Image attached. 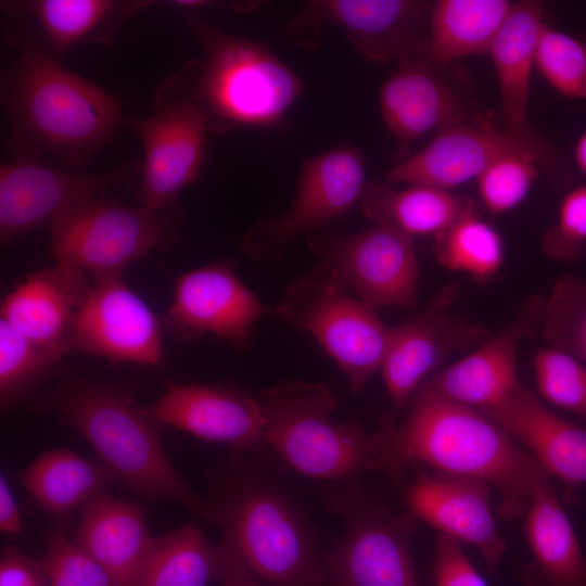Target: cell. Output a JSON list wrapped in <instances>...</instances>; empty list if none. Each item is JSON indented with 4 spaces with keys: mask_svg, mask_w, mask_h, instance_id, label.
Masks as SVG:
<instances>
[{
    "mask_svg": "<svg viewBox=\"0 0 586 586\" xmlns=\"http://www.w3.org/2000/svg\"><path fill=\"white\" fill-rule=\"evenodd\" d=\"M378 437L377 470L399 479L410 467L426 466L483 481L498 491V513L506 519L525 514L533 491L550 479L492 417L422 388L405 419Z\"/></svg>",
    "mask_w": 586,
    "mask_h": 586,
    "instance_id": "1",
    "label": "cell"
},
{
    "mask_svg": "<svg viewBox=\"0 0 586 586\" xmlns=\"http://www.w3.org/2000/svg\"><path fill=\"white\" fill-rule=\"evenodd\" d=\"M1 93L15 155L49 153L68 167L84 165L124 119L117 98L34 46L8 67Z\"/></svg>",
    "mask_w": 586,
    "mask_h": 586,
    "instance_id": "2",
    "label": "cell"
},
{
    "mask_svg": "<svg viewBox=\"0 0 586 586\" xmlns=\"http://www.w3.org/2000/svg\"><path fill=\"white\" fill-rule=\"evenodd\" d=\"M42 406L79 432L103 464L133 491L181 504L222 526L218 505L198 496L170 463L162 445V423L125 386L64 373L54 391L43 397Z\"/></svg>",
    "mask_w": 586,
    "mask_h": 586,
    "instance_id": "3",
    "label": "cell"
},
{
    "mask_svg": "<svg viewBox=\"0 0 586 586\" xmlns=\"http://www.w3.org/2000/svg\"><path fill=\"white\" fill-rule=\"evenodd\" d=\"M239 476L218 507L247 568L271 586H323L317 537L291 492L256 466Z\"/></svg>",
    "mask_w": 586,
    "mask_h": 586,
    "instance_id": "4",
    "label": "cell"
},
{
    "mask_svg": "<svg viewBox=\"0 0 586 586\" xmlns=\"http://www.w3.org/2000/svg\"><path fill=\"white\" fill-rule=\"evenodd\" d=\"M256 397L264 442L298 473L340 483L377 470L378 432L334 420L336 399L324 384L290 380Z\"/></svg>",
    "mask_w": 586,
    "mask_h": 586,
    "instance_id": "5",
    "label": "cell"
},
{
    "mask_svg": "<svg viewBox=\"0 0 586 586\" xmlns=\"http://www.w3.org/2000/svg\"><path fill=\"white\" fill-rule=\"evenodd\" d=\"M186 21L204 53L195 98L211 124H277L303 90L297 75L257 41L229 35L196 17Z\"/></svg>",
    "mask_w": 586,
    "mask_h": 586,
    "instance_id": "6",
    "label": "cell"
},
{
    "mask_svg": "<svg viewBox=\"0 0 586 586\" xmlns=\"http://www.w3.org/2000/svg\"><path fill=\"white\" fill-rule=\"evenodd\" d=\"M326 510L344 531L322 562L326 586H421L411 555L417 519L394 513L356 482L327 483Z\"/></svg>",
    "mask_w": 586,
    "mask_h": 586,
    "instance_id": "7",
    "label": "cell"
},
{
    "mask_svg": "<svg viewBox=\"0 0 586 586\" xmlns=\"http://www.w3.org/2000/svg\"><path fill=\"white\" fill-rule=\"evenodd\" d=\"M319 260L289 283L275 314L307 331L335 361L352 394L359 392L383 364L392 328Z\"/></svg>",
    "mask_w": 586,
    "mask_h": 586,
    "instance_id": "8",
    "label": "cell"
},
{
    "mask_svg": "<svg viewBox=\"0 0 586 586\" xmlns=\"http://www.w3.org/2000/svg\"><path fill=\"white\" fill-rule=\"evenodd\" d=\"M181 224V215L174 211L92 196L50 222L49 252L54 263L79 268L93 280L119 276L154 249L173 242Z\"/></svg>",
    "mask_w": 586,
    "mask_h": 586,
    "instance_id": "9",
    "label": "cell"
},
{
    "mask_svg": "<svg viewBox=\"0 0 586 586\" xmlns=\"http://www.w3.org/2000/svg\"><path fill=\"white\" fill-rule=\"evenodd\" d=\"M513 153L532 155L555 183H568L572 168L562 152L538 131L492 129L473 123L438 131L420 151L396 163L387 183L420 184L450 191L498 158Z\"/></svg>",
    "mask_w": 586,
    "mask_h": 586,
    "instance_id": "10",
    "label": "cell"
},
{
    "mask_svg": "<svg viewBox=\"0 0 586 586\" xmlns=\"http://www.w3.org/2000/svg\"><path fill=\"white\" fill-rule=\"evenodd\" d=\"M365 160L360 150L341 144L302 163L290 208L254 225L241 247L256 260H279L301 235L323 228L348 213L366 190Z\"/></svg>",
    "mask_w": 586,
    "mask_h": 586,
    "instance_id": "11",
    "label": "cell"
},
{
    "mask_svg": "<svg viewBox=\"0 0 586 586\" xmlns=\"http://www.w3.org/2000/svg\"><path fill=\"white\" fill-rule=\"evenodd\" d=\"M307 238L319 260L374 310L417 304L420 268L412 237L374 224L354 233L321 228Z\"/></svg>",
    "mask_w": 586,
    "mask_h": 586,
    "instance_id": "12",
    "label": "cell"
},
{
    "mask_svg": "<svg viewBox=\"0 0 586 586\" xmlns=\"http://www.w3.org/2000/svg\"><path fill=\"white\" fill-rule=\"evenodd\" d=\"M431 4L415 0L308 1L290 21L286 34L292 42L316 49L323 24H333L365 60L400 63L425 44Z\"/></svg>",
    "mask_w": 586,
    "mask_h": 586,
    "instance_id": "13",
    "label": "cell"
},
{
    "mask_svg": "<svg viewBox=\"0 0 586 586\" xmlns=\"http://www.w3.org/2000/svg\"><path fill=\"white\" fill-rule=\"evenodd\" d=\"M140 138L144 160L138 192L140 205L174 211L180 193L202 170L211 119L190 94L170 92L163 85L153 113L127 120Z\"/></svg>",
    "mask_w": 586,
    "mask_h": 586,
    "instance_id": "14",
    "label": "cell"
},
{
    "mask_svg": "<svg viewBox=\"0 0 586 586\" xmlns=\"http://www.w3.org/2000/svg\"><path fill=\"white\" fill-rule=\"evenodd\" d=\"M269 309L227 262L188 271L176 279L174 298L162 320L181 340L213 335L235 349L252 345V328Z\"/></svg>",
    "mask_w": 586,
    "mask_h": 586,
    "instance_id": "15",
    "label": "cell"
},
{
    "mask_svg": "<svg viewBox=\"0 0 586 586\" xmlns=\"http://www.w3.org/2000/svg\"><path fill=\"white\" fill-rule=\"evenodd\" d=\"M71 340L72 353L160 368L164 364L162 324L122 275L93 280Z\"/></svg>",
    "mask_w": 586,
    "mask_h": 586,
    "instance_id": "16",
    "label": "cell"
},
{
    "mask_svg": "<svg viewBox=\"0 0 586 586\" xmlns=\"http://www.w3.org/2000/svg\"><path fill=\"white\" fill-rule=\"evenodd\" d=\"M457 294L456 286L444 288L422 311L392 329L381 370L395 411L449 355L488 336L486 329L450 313Z\"/></svg>",
    "mask_w": 586,
    "mask_h": 586,
    "instance_id": "17",
    "label": "cell"
},
{
    "mask_svg": "<svg viewBox=\"0 0 586 586\" xmlns=\"http://www.w3.org/2000/svg\"><path fill=\"white\" fill-rule=\"evenodd\" d=\"M130 169L125 164L110 173L82 174L15 155L0 167L1 244L50 224L74 204L126 181L131 178Z\"/></svg>",
    "mask_w": 586,
    "mask_h": 586,
    "instance_id": "18",
    "label": "cell"
},
{
    "mask_svg": "<svg viewBox=\"0 0 586 586\" xmlns=\"http://www.w3.org/2000/svg\"><path fill=\"white\" fill-rule=\"evenodd\" d=\"M148 409L162 424L240 454L253 451L264 442L257 397L234 383H167Z\"/></svg>",
    "mask_w": 586,
    "mask_h": 586,
    "instance_id": "19",
    "label": "cell"
},
{
    "mask_svg": "<svg viewBox=\"0 0 586 586\" xmlns=\"http://www.w3.org/2000/svg\"><path fill=\"white\" fill-rule=\"evenodd\" d=\"M449 64L431 61L424 46L398 63L381 86L382 118L392 135L410 144L424 135L470 122L471 102L446 72Z\"/></svg>",
    "mask_w": 586,
    "mask_h": 586,
    "instance_id": "20",
    "label": "cell"
},
{
    "mask_svg": "<svg viewBox=\"0 0 586 586\" xmlns=\"http://www.w3.org/2000/svg\"><path fill=\"white\" fill-rule=\"evenodd\" d=\"M489 485L483 481L420 471L407 488L408 511L440 534L473 546L494 575L507 546L501 537L489 502Z\"/></svg>",
    "mask_w": 586,
    "mask_h": 586,
    "instance_id": "21",
    "label": "cell"
},
{
    "mask_svg": "<svg viewBox=\"0 0 586 586\" xmlns=\"http://www.w3.org/2000/svg\"><path fill=\"white\" fill-rule=\"evenodd\" d=\"M543 315L544 298L531 296L513 321L457 362L435 372L419 388L480 410L498 404L520 382L519 346L540 330Z\"/></svg>",
    "mask_w": 586,
    "mask_h": 586,
    "instance_id": "22",
    "label": "cell"
},
{
    "mask_svg": "<svg viewBox=\"0 0 586 586\" xmlns=\"http://www.w3.org/2000/svg\"><path fill=\"white\" fill-rule=\"evenodd\" d=\"M520 441L573 502L586 484V429L555 413L519 382L498 404L482 410Z\"/></svg>",
    "mask_w": 586,
    "mask_h": 586,
    "instance_id": "23",
    "label": "cell"
},
{
    "mask_svg": "<svg viewBox=\"0 0 586 586\" xmlns=\"http://www.w3.org/2000/svg\"><path fill=\"white\" fill-rule=\"evenodd\" d=\"M92 285L81 269L54 263L27 275L4 296L1 318L41 346L72 353L71 340Z\"/></svg>",
    "mask_w": 586,
    "mask_h": 586,
    "instance_id": "24",
    "label": "cell"
},
{
    "mask_svg": "<svg viewBox=\"0 0 586 586\" xmlns=\"http://www.w3.org/2000/svg\"><path fill=\"white\" fill-rule=\"evenodd\" d=\"M524 533L533 560L522 586H586V559L550 479L531 495Z\"/></svg>",
    "mask_w": 586,
    "mask_h": 586,
    "instance_id": "25",
    "label": "cell"
},
{
    "mask_svg": "<svg viewBox=\"0 0 586 586\" xmlns=\"http://www.w3.org/2000/svg\"><path fill=\"white\" fill-rule=\"evenodd\" d=\"M73 542L119 586H126L141 565L153 537L140 507L101 492L80 507Z\"/></svg>",
    "mask_w": 586,
    "mask_h": 586,
    "instance_id": "26",
    "label": "cell"
},
{
    "mask_svg": "<svg viewBox=\"0 0 586 586\" xmlns=\"http://www.w3.org/2000/svg\"><path fill=\"white\" fill-rule=\"evenodd\" d=\"M545 23L542 2L513 3L488 52L498 81L504 127L514 131H537L527 112L536 47Z\"/></svg>",
    "mask_w": 586,
    "mask_h": 586,
    "instance_id": "27",
    "label": "cell"
},
{
    "mask_svg": "<svg viewBox=\"0 0 586 586\" xmlns=\"http://www.w3.org/2000/svg\"><path fill=\"white\" fill-rule=\"evenodd\" d=\"M513 7L507 0H438L432 2L426 56L440 64L489 49Z\"/></svg>",
    "mask_w": 586,
    "mask_h": 586,
    "instance_id": "28",
    "label": "cell"
},
{
    "mask_svg": "<svg viewBox=\"0 0 586 586\" xmlns=\"http://www.w3.org/2000/svg\"><path fill=\"white\" fill-rule=\"evenodd\" d=\"M360 204L373 224L391 225L412 238L434 239L473 205L447 190L420 184L395 189L380 181L367 184Z\"/></svg>",
    "mask_w": 586,
    "mask_h": 586,
    "instance_id": "29",
    "label": "cell"
},
{
    "mask_svg": "<svg viewBox=\"0 0 586 586\" xmlns=\"http://www.w3.org/2000/svg\"><path fill=\"white\" fill-rule=\"evenodd\" d=\"M145 4L107 0H37L21 2L23 13L38 24L56 59L86 41L109 43L119 25Z\"/></svg>",
    "mask_w": 586,
    "mask_h": 586,
    "instance_id": "30",
    "label": "cell"
},
{
    "mask_svg": "<svg viewBox=\"0 0 586 586\" xmlns=\"http://www.w3.org/2000/svg\"><path fill=\"white\" fill-rule=\"evenodd\" d=\"M114 479L104 464L90 462L68 449L43 453L20 475L36 504L55 515L81 507Z\"/></svg>",
    "mask_w": 586,
    "mask_h": 586,
    "instance_id": "31",
    "label": "cell"
},
{
    "mask_svg": "<svg viewBox=\"0 0 586 586\" xmlns=\"http://www.w3.org/2000/svg\"><path fill=\"white\" fill-rule=\"evenodd\" d=\"M218 549L201 528L187 523L153 538L138 571L126 586H206L216 577Z\"/></svg>",
    "mask_w": 586,
    "mask_h": 586,
    "instance_id": "32",
    "label": "cell"
},
{
    "mask_svg": "<svg viewBox=\"0 0 586 586\" xmlns=\"http://www.w3.org/2000/svg\"><path fill=\"white\" fill-rule=\"evenodd\" d=\"M435 256L443 267L486 283L500 271L505 246L500 233L482 219L472 205L435 239Z\"/></svg>",
    "mask_w": 586,
    "mask_h": 586,
    "instance_id": "33",
    "label": "cell"
},
{
    "mask_svg": "<svg viewBox=\"0 0 586 586\" xmlns=\"http://www.w3.org/2000/svg\"><path fill=\"white\" fill-rule=\"evenodd\" d=\"M69 354L41 346L0 318V398L7 409L25 396Z\"/></svg>",
    "mask_w": 586,
    "mask_h": 586,
    "instance_id": "34",
    "label": "cell"
},
{
    "mask_svg": "<svg viewBox=\"0 0 586 586\" xmlns=\"http://www.w3.org/2000/svg\"><path fill=\"white\" fill-rule=\"evenodd\" d=\"M540 331L549 346L586 364V282L562 277L544 298Z\"/></svg>",
    "mask_w": 586,
    "mask_h": 586,
    "instance_id": "35",
    "label": "cell"
},
{
    "mask_svg": "<svg viewBox=\"0 0 586 586\" xmlns=\"http://www.w3.org/2000/svg\"><path fill=\"white\" fill-rule=\"evenodd\" d=\"M535 67L559 93L586 100V42L547 23L540 31Z\"/></svg>",
    "mask_w": 586,
    "mask_h": 586,
    "instance_id": "36",
    "label": "cell"
},
{
    "mask_svg": "<svg viewBox=\"0 0 586 586\" xmlns=\"http://www.w3.org/2000/svg\"><path fill=\"white\" fill-rule=\"evenodd\" d=\"M533 365L542 397L586 422V364L548 345L536 352Z\"/></svg>",
    "mask_w": 586,
    "mask_h": 586,
    "instance_id": "37",
    "label": "cell"
},
{
    "mask_svg": "<svg viewBox=\"0 0 586 586\" xmlns=\"http://www.w3.org/2000/svg\"><path fill=\"white\" fill-rule=\"evenodd\" d=\"M540 171L537 160L528 154H508L493 162L475 179L483 206L492 215L514 209L526 199Z\"/></svg>",
    "mask_w": 586,
    "mask_h": 586,
    "instance_id": "38",
    "label": "cell"
},
{
    "mask_svg": "<svg viewBox=\"0 0 586 586\" xmlns=\"http://www.w3.org/2000/svg\"><path fill=\"white\" fill-rule=\"evenodd\" d=\"M39 562L52 586H119L102 565L59 531L49 534Z\"/></svg>",
    "mask_w": 586,
    "mask_h": 586,
    "instance_id": "39",
    "label": "cell"
},
{
    "mask_svg": "<svg viewBox=\"0 0 586 586\" xmlns=\"http://www.w3.org/2000/svg\"><path fill=\"white\" fill-rule=\"evenodd\" d=\"M542 244L552 259L573 263L582 258L586 247V183L563 195L557 219L545 231Z\"/></svg>",
    "mask_w": 586,
    "mask_h": 586,
    "instance_id": "40",
    "label": "cell"
},
{
    "mask_svg": "<svg viewBox=\"0 0 586 586\" xmlns=\"http://www.w3.org/2000/svg\"><path fill=\"white\" fill-rule=\"evenodd\" d=\"M435 586H488L467 558L460 542L440 534L433 560Z\"/></svg>",
    "mask_w": 586,
    "mask_h": 586,
    "instance_id": "41",
    "label": "cell"
},
{
    "mask_svg": "<svg viewBox=\"0 0 586 586\" xmlns=\"http://www.w3.org/2000/svg\"><path fill=\"white\" fill-rule=\"evenodd\" d=\"M43 571L13 547L4 549L0 560V586H41Z\"/></svg>",
    "mask_w": 586,
    "mask_h": 586,
    "instance_id": "42",
    "label": "cell"
},
{
    "mask_svg": "<svg viewBox=\"0 0 586 586\" xmlns=\"http://www.w3.org/2000/svg\"><path fill=\"white\" fill-rule=\"evenodd\" d=\"M216 578L218 586H263L226 535H224V543L218 549Z\"/></svg>",
    "mask_w": 586,
    "mask_h": 586,
    "instance_id": "43",
    "label": "cell"
},
{
    "mask_svg": "<svg viewBox=\"0 0 586 586\" xmlns=\"http://www.w3.org/2000/svg\"><path fill=\"white\" fill-rule=\"evenodd\" d=\"M0 530L12 537L21 535L23 531L18 507L3 475L0 477Z\"/></svg>",
    "mask_w": 586,
    "mask_h": 586,
    "instance_id": "44",
    "label": "cell"
},
{
    "mask_svg": "<svg viewBox=\"0 0 586 586\" xmlns=\"http://www.w3.org/2000/svg\"><path fill=\"white\" fill-rule=\"evenodd\" d=\"M575 167L586 176V129L577 138L573 150Z\"/></svg>",
    "mask_w": 586,
    "mask_h": 586,
    "instance_id": "45",
    "label": "cell"
}]
</instances>
